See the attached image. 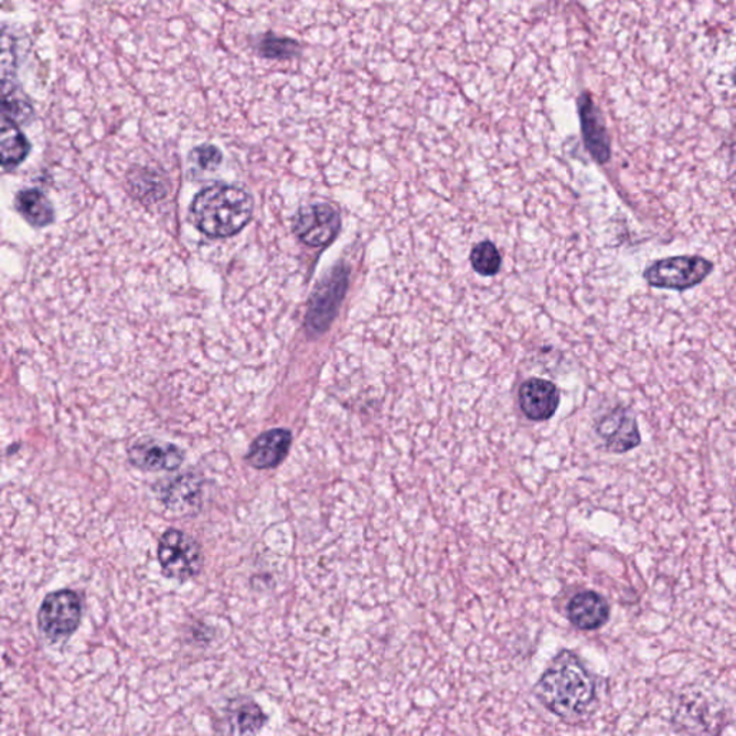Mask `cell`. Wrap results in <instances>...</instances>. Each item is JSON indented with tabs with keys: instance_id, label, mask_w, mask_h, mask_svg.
<instances>
[{
	"instance_id": "1",
	"label": "cell",
	"mask_w": 736,
	"mask_h": 736,
	"mask_svg": "<svg viewBox=\"0 0 736 736\" xmlns=\"http://www.w3.org/2000/svg\"><path fill=\"white\" fill-rule=\"evenodd\" d=\"M596 691L595 678L572 652L559 653L535 686L541 704L563 719L586 714L596 701Z\"/></svg>"
},
{
	"instance_id": "2",
	"label": "cell",
	"mask_w": 736,
	"mask_h": 736,
	"mask_svg": "<svg viewBox=\"0 0 736 736\" xmlns=\"http://www.w3.org/2000/svg\"><path fill=\"white\" fill-rule=\"evenodd\" d=\"M199 232L209 237L239 234L254 216V199L235 184H212L193 199L190 206Z\"/></svg>"
},
{
	"instance_id": "3",
	"label": "cell",
	"mask_w": 736,
	"mask_h": 736,
	"mask_svg": "<svg viewBox=\"0 0 736 736\" xmlns=\"http://www.w3.org/2000/svg\"><path fill=\"white\" fill-rule=\"evenodd\" d=\"M83 620V601L77 593L64 588L50 593L38 610V630L50 643H64L81 626Z\"/></svg>"
},
{
	"instance_id": "4",
	"label": "cell",
	"mask_w": 736,
	"mask_h": 736,
	"mask_svg": "<svg viewBox=\"0 0 736 736\" xmlns=\"http://www.w3.org/2000/svg\"><path fill=\"white\" fill-rule=\"evenodd\" d=\"M715 265L697 255L672 256L659 259L646 268L643 278L650 287L685 292L705 281Z\"/></svg>"
},
{
	"instance_id": "5",
	"label": "cell",
	"mask_w": 736,
	"mask_h": 736,
	"mask_svg": "<svg viewBox=\"0 0 736 736\" xmlns=\"http://www.w3.org/2000/svg\"><path fill=\"white\" fill-rule=\"evenodd\" d=\"M161 573L166 578L180 583L198 577L203 567L201 545L192 535L170 529L166 531L157 547Z\"/></svg>"
},
{
	"instance_id": "6",
	"label": "cell",
	"mask_w": 736,
	"mask_h": 736,
	"mask_svg": "<svg viewBox=\"0 0 736 736\" xmlns=\"http://www.w3.org/2000/svg\"><path fill=\"white\" fill-rule=\"evenodd\" d=\"M340 231V215L326 203L308 204L294 217V232L308 246L330 244Z\"/></svg>"
},
{
	"instance_id": "7",
	"label": "cell",
	"mask_w": 736,
	"mask_h": 736,
	"mask_svg": "<svg viewBox=\"0 0 736 736\" xmlns=\"http://www.w3.org/2000/svg\"><path fill=\"white\" fill-rule=\"evenodd\" d=\"M598 438L612 454H626L642 444L638 420L629 408L616 407L602 416L596 426Z\"/></svg>"
},
{
	"instance_id": "8",
	"label": "cell",
	"mask_w": 736,
	"mask_h": 736,
	"mask_svg": "<svg viewBox=\"0 0 736 736\" xmlns=\"http://www.w3.org/2000/svg\"><path fill=\"white\" fill-rule=\"evenodd\" d=\"M131 467L142 472H174L184 462V452L179 446L156 439L137 441L127 452Z\"/></svg>"
},
{
	"instance_id": "9",
	"label": "cell",
	"mask_w": 736,
	"mask_h": 736,
	"mask_svg": "<svg viewBox=\"0 0 736 736\" xmlns=\"http://www.w3.org/2000/svg\"><path fill=\"white\" fill-rule=\"evenodd\" d=\"M577 103L583 139L586 142L588 153L597 163L605 164L610 160L611 147L609 132H607L600 108L596 106L593 95L588 92H584L578 97Z\"/></svg>"
},
{
	"instance_id": "10",
	"label": "cell",
	"mask_w": 736,
	"mask_h": 736,
	"mask_svg": "<svg viewBox=\"0 0 736 736\" xmlns=\"http://www.w3.org/2000/svg\"><path fill=\"white\" fill-rule=\"evenodd\" d=\"M154 491L163 505L174 514H186L201 506L202 481L196 473L179 474L157 482Z\"/></svg>"
},
{
	"instance_id": "11",
	"label": "cell",
	"mask_w": 736,
	"mask_h": 736,
	"mask_svg": "<svg viewBox=\"0 0 736 736\" xmlns=\"http://www.w3.org/2000/svg\"><path fill=\"white\" fill-rule=\"evenodd\" d=\"M292 445L291 431L287 429H270L260 434L252 441L246 463L258 470L278 468L287 458Z\"/></svg>"
},
{
	"instance_id": "12",
	"label": "cell",
	"mask_w": 736,
	"mask_h": 736,
	"mask_svg": "<svg viewBox=\"0 0 736 736\" xmlns=\"http://www.w3.org/2000/svg\"><path fill=\"white\" fill-rule=\"evenodd\" d=\"M559 393L554 383L544 378H530L520 388V406L530 420L544 422L557 412Z\"/></svg>"
},
{
	"instance_id": "13",
	"label": "cell",
	"mask_w": 736,
	"mask_h": 736,
	"mask_svg": "<svg viewBox=\"0 0 736 736\" xmlns=\"http://www.w3.org/2000/svg\"><path fill=\"white\" fill-rule=\"evenodd\" d=\"M345 287V275L343 270L337 269L329 279L318 287L308 312V326L313 331L326 330L330 324L332 316L337 310V303L343 297Z\"/></svg>"
},
{
	"instance_id": "14",
	"label": "cell",
	"mask_w": 736,
	"mask_h": 736,
	"mask_svg": "<svg viewBox=\"0 0 736 736\" xmlns=\"http://www.w3.org/2000/svg\"><path fill=\"white\" fill-rule=\"evenodd\" d=\"M568 619L583 631L598 630L610 619V606L596 591H583L568 602Z\"/></svg>"
},
{
	"instance_id": "15",
	"label": "cell",
	"mask_w": 736,
	"mask_h": 736,
	"mask_svg": "<svg viewBox=\"0 0 736 736\" xmlns=\"http://www.w3.org/2000/svg\"><path fill=\"white\" fill-rule=\"evenodd\" d=\"M225 714L226 733L230 734H258L268 719L260 706L250 700L232 701Z\"/></svg>"
},
{
	"instance_id": "16",
	"label": "cell",
	"mask_w": 736,
	"mask_h": 736,
	"mask_svg": "<svg viewBox=\"0 0 736 736\" xmlns=\"http://www.w3.org/2000/svg\"><path fill=\"white\" fill-rule=\"evenodd\" d=\"M31 142L21 131V127L8 118L2 117L0 128V153H2V166L4 170L18 168L26 156L30 154Z\"/></svg>"
},
{
	"instance_id": "17",
	"label": "cell",
	"mask_w": 736,
	"mask_h": 736,
	"mask_svg": "<svg viewBox=\"0 0 736 736\" xmlns=\"http://www.w3.org/2000/svg\"><path fill=\"white\" fill-rule=\"evenodd\" d=\"M17 209L31 225L45 226L54 221V207L41 190L25 189L18 193Z\"/></svg>"
},
{
	"instance_id": "18",
	"label": "cell",
	"mask_w": 736,
	"mask_h": 736,
	"mask_svg": "<svg viewBox=\"0 0 736 736\" xmlns=\"http://www.w3.org/2000/svg\"><path fill=\"white\" fill-rule=\"evenodd\" d=\"M254 47L260 58L270 61L296 58L302 50L298 41L288 36H279L274 32L263 33V35L256 38Z\"/></svg>"
},
{
	"instance_id": "19",
	"label": "cell",
	"mask_w": 736,
	"mask_h": 736,
	"mask_svg": "<svg viewBox=\"0 0 736 736\" xmlns=\"http://www.w3.org/2000/svg\"><path fill=\"white\" fill-rule=\"evenodd\" d=\"M470 263H472V267L478 274L483 275V277H491L501 269L502 258L495 245L482 242L470 254Z\"/></svg>"
},
{
	"instance_id": "20",
	"label": "cell",
	"mask_w": 736,
	"mask_h": 736,
	"mask_svg": "<svg viewBox=\"0 0 736 736\" xmlns=\"http://www.w3.org/2000/svg\"><path fill=\"white\" fill-rule=\"evenodd\" d=\"M194 163L202 170H215L222 163V153L216 146L203 145L193 150Z\"/></svg>"
},
{
	"instance_id": "21",
	"label": "cell",
	"mask_w": 736,
	"mask_h": 736,
	"mask_svg": "<svg viewBox=\"0 0 736 736\" xmlns=\"http://www.w3.org/2000/svg\"><path fill=\"white\" fill-rule=\"evenodd\" d=\"M728 188H729L730 196H733L734 202L736 203V173L730 175L729 182H728Z\"/></svg>"
}]
</instances>
